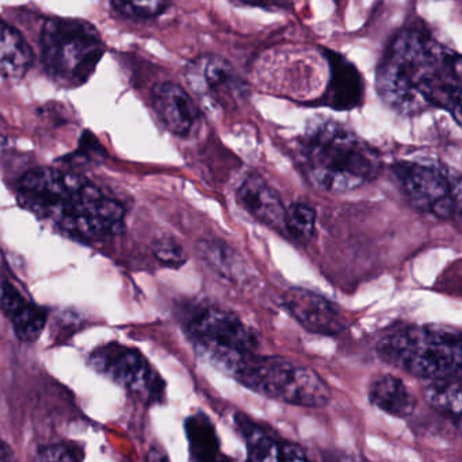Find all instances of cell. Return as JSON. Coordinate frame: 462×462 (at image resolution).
I'll return each mask as SVG.
<instances>
[{
    "instance_id": "cell-1",
    "label": "cell",
    "mask_w": 462,
    "mask_h": 462,
    "mask_svg": "<svg viewBox=\"0 0 462 462\" xmlns=\"http://www.w3.org/2000/svg\"><path fill=\"white\" fill-rule=\"evenodd\" d=\"M375 88L400 115L442 109L461 123V56L420 29H404L392 40L378 64Z\"/></svg>"
},
{
    "instance_id": "cell-2",
    "label": "cell",
    "mask_w": 462,
    "mask_h": 462,
    "mask_svg": "<svg viewBox=\"0 0 462 462\" xmlns=\"http://www.w3.org/2000/svg\"><path fill=\"white\" fill-rule=\"evenodd\" d=\"M18 199L26 209L77 239L97 242L124 231L123 205L72 172L32 170L21 180Z\"/></svg>"
},
{
    "instance_id": "cell-3",
    "label": "cell",
    "mask_w": 462,
    "mask_h": 462,
    "mask_svg": "<svg viewBox=\"0 0 462 462\" xmlns=\"http://www.w3.org/2000/svg\"><path fill=\"white\" fill-rule=\"evenodd\" d=\"M299 166L319 190L346 193L373 182L383 169L380 153L334 120L310 123L300 139Z\"/></svg>"
},
{
    "instance_id": "cell-4",
    "label": "cell",
    "mask_w": 462,
    "mask_h": 462,
    "mask_svg": "<svg viewBox=\"0 0 462 462\" xmlns=\"http://www.w3.org/2000/svg\"><path fill=\"white\" fill-rule=\"evenodd\" d=\"M378 356L413 377L437 380L461 373V334L440 324L396 326L381 337Z\"/></svg>"
},
{
    "instance_id": "cell-5",
    "label": "cell",
    "mask_w": 462,
    "mask_h": 462,
    "mask_svg": "<svg viewBox=\"0 0 462 462\" xmlns=\"http://www.w3.org/2000/svg\"><path fill=\"white\" fill-rule=\"evenodd\" d=\"M40 50L48 77L67 90L86 85L106 52L96 26L75 18L48 20L42 26Z\"/></svg>"
},
{
    "instance_id": "cell-6",
    "label": "cell",
    "mask_w": 462,
    "mask_h": 462,
    "mask_svg": "<svg viewBox=\"0 0 462 462\" xmlns=\"http://www.w3.org/2000/svg\"><path fill=\"white\" fill-rule=\"evenodd\" d=\"M229 374L255 393L297 407L321 408L331 400L328 383L315 370L283 356L253 353Z\"/></svg>"
},
{
    "instance_id": "cell-7",
    "label": "cell",
    "mask_w": 462,
    "mask_h": 462,
    "mask_svg": "<svg viewBox=\"0 0 462 462\" xmlns=\"http://www.w3.org/2000/svg\"><path fill=\"white\" fill-rule=\"evenodd\" d=\"M186 332L199 353L228 374L237 362L258 348L255 331L236 313L215 304L194 308Z\"/></svg>"
},
{
    "instance_id": "cell-8",
    "label": "cell",
    "mask_w": 462,
    "mask_h": 462,
    "mask_svg": "<svg viewBox=\"0 0 462 462\" xmlns=\"http://www.w3.org/2000/svg\"><path fill=\"white\" fill-rule=\"evenodd\" d=\"M394 177L407 201L416 210L438 220H453L461 212V177L438 163L402 162Z\"/></svg>"
},
{
    "instance_id": "cell-9",
    "label": "cell",
    "mask_w": 462,
    "mask_h": 462,
    "mask_svg": "<svg viewBox=\"0 0 462 462\" xmlns=\"http://www.w3.org/2000/svg\"><path fill=\"white\" fill-rule=\"evenodd\" d=\"M88 365L97 373L125 386L148 404H155L164 399L166 383L144 356L134 348L109 343L91 354Z\"/></svg>"
},
{
    "instance_id": "cell-10",
    "label": "cell",
    "mask_w": 462,
    "mask_h": 462,
    "mask_svg": "<svg viewBox=\"0 0 462 462\" xmlns=\"http://www.w3.org/2000/svg\"><path fill=\"white\" fill-rule=\"evenodd\" d=\"M186 80L194 93L221 107H229L245 97V85L234 66L216 55L199 56L186 69Z\"/></svg>"
},
{
    "instance_id": "cell-11",
    "label": "cell",
    "mask_w": 462,
    "mask_h": 462,
    "mask_svg": "<svg viewBox=\"0 0 462 462\" xmlns=\"http://www.w3.org/2000/svg\"><path fill=\"white\" fill-rule=\"evenodd\" d=\"M282 304L310 334L332 337L345 331L348 324L339 305L307 289H289L283 293Z\"/></svg>"
},
{
    "instance_id": "cell-12",
    "label": "cell",
    "mask_w": 462,
    "mask_h": 462,
    "mask_svg": "<svg viewBox=\"0 0 462 462\" xmlns=\"http://www.w3.org/2000/svg\"><path fill=\"white\" fill-rule=\"evenodd\" d=\"M151 99L159 120L172 134L188 136L199 123V106L190 94L177 83H159L152 88Z\"/></svg>"
},
{
    "instance_id": "cell-13",
    "label": "cell",
    "mask_w": 462,
    "mask_h": 462,
    "mask_svg": "<svg viewBox=\"0 0 462 462\" xmlns=\"http://www.w3.org/2000/svg\"><path fill=\"white\" fill-rule=\"evenodd\" d=\"M329 80L319 104L337 112L356 109L364 102L365 83L356 67L339 53L327 51Z\"/></svg>"
},
{
    "instance_id": "cell-14",
    "label": "cell",
    "mask_w": 462,
    "mask_h": 462,
    "mask_svg": "<svg viewBox=\"0 0 462 462\" xmlns=\"http://www.w3.org/2000/svg\"><path fill=\"white\" fill-rule=\"evenodd\" d=\"M234 420L253 461H307V451L301 446L280 439L248 416L236 413Z\"/></svg>"
},
{
    "instance_id": "cell-15",
    "label": "cell",
    "mask_w": 462,
    "mask_h": 462,
    "mask_svg": "<svg viewBox=\"0 0 462 462\" xmlns=\"http://www.w3.org/2000/svg\"><path fill=\"white\" fill-rule=\"evenodd\" d=\"M236 199L259 223L272 228L283 226L285 205L277 190L261 175H247L237 188Z\"/></svg>"
},
{
    "instance_id": "cell-16",
    "label": "cell",
    "mask_w": 462,
    "mask_h": 462,
    "mask_svg": "<svg viewBox=\"0 0 462 462\" xmlns=\"http://www.w3.org/2000/svg\"><path fill=\"white\" fill-rule=\"evenodd\" d=\"M0 307L13 321L15 334L23 342H36L47 324V310L31 304L23 294L5 282L0 289Z\"/></svg>"
},
{
    "instance_id": "cell-17",
    "label": "cell",
    "mask_w": 462,
    "mask_h": 462,
    "mask_svg": "<svg viewBox=\"0 0 462 462\" xmlns=\"http://www.w3.org/2000/svg\"><path fill=\"white\" fill-rule=\"evenodd\" d=\"M34 55L29 42L18 29L0 20V77L21 80L33 66Z\"/></svg>"
},
{
    "instance_id": "cell-18",
    "label": "cell",
    "mask_w": 462,
    "mask_h": 462,
    "mask_svg": "<svg viewBox=\"0 0 462 462\" xmlns=\"http://www.w3.org/2000/svg\"><path fill=\"white\" fill-rule=\"evenodd\" d=\"M369 400L374 407L394 418H408L415 412L418 400L404 381L396 375L375 378L369 388Z\"/></svg>"
},
{
    "instance_id": "cell-19",
    "label": "cell",
    "mask_w": 462,
    "mask_h": 462,
    "mask_svg": "<svg viewBox=\"0 0 462 462\" xmlns=\"http://www.w3.org/2000/svg\"><path fill=\"white\" fill-rule=\"evenodd\" d=\"M186 437L190 446L191 458L197 461H213L220 453V439L215 424L205 413L189 416L185 423Z\"/></svg>"
},
{
    "instance_id": "cell-20",
    "label": "cell",
    "mask_w": 462,
    "mask_h": 462,
    "mask_svg": "<svg viewBox=\"0 0 462 462\" xmlns=\"http://www.w3.org/2000/svg\"><path fill=\"white\" fill-rule=\"evenodd\" d=\"M427 402L435 410L451 416L458 423L461 418V373L430 380L424 389Z\"/></svg>"
},
{
    "instance_id": "cell-21",
    "label": "cell",
    "mask_w": 462,
    "mask_h": 462,
    "mask_svg": "<svg viewBox=\"0 0 462 462\" xmlns=\"http://www.w3.org/2000/svg\"><path fill=\"white\" fill-rule=\"evenodd\" d=\"M199 250L201 258H204L212 269L220 273L226 280H237L245 273V263L242 259L226 243L208 240V242L199 243Z\"/></svg>"
},
{
    "instance_id": "cell-22",
    "label": "cell",
    "mask_w": 462,
    "mask_h": 462,
    "mask_svg": "<svg viewBox=\"0 0 462 462\" xmlns=\"http://www.w3.org/2000/svg\"><path fill=\"white\" fill-rule=\"evenodd\" d=\"M283 226L299 242H310L316 231V212L310 205L291 204L286 208Z\"/></svg>"
},
{
    "instance_id": "cell-23",
    "label": "cell",
    "mask_w": 462,
    "mask_h": 462,
    "mask_svg": "<svg viewBox=\"0 0 462 462\" xmlns=\"http://www.w3.org/2000/svg\"><path fill=\"white\" fill-rule=\"evenodd\" d=\"M113 6L121 14L134 18H153L162 14L170 0H112Z\"/></svg>"
},
{
    "instance_id": "cell-24",
    "label": "cell",
    "mask_w": 462,
    "mask_h": 462,
    "mask_svg": "<svg viewBox=\"0 0 462 462\" xmlns=\"http://www.w3.org/2000/svg\"><path fill=\"white\" fill-rule=\"evenodd\" d=\"M153 255L161 263L170 267H180L188 261L185 250L182 245L172 239V237H162L153 243Z\"/></svg>"
},
{
    "instance_id": "cell-25",
    "label": "cell",
    "mask_w": 462,
    "mask_h": 462,
    "mask_svg": "<svg viewBox=\"0 0 462 462\" xmlns=\"http://www.w3.org/2000/svg\"><path fill=\"white\" fill-rule=\"evenodd\" d=\"M78 448L58 443V445L44 446L37 451L36 459L39 461H79L83 459V454H79Z\"/></svg>"
},
{
    "instance_id": "cell-26",
    "label": "cell",
    "mask_w": 462,
    "mask_h": 462,
    "mask_svg": "<svg viewBox=\"0 0 462 462\" xmlns=\"http://www.w3.org/2000/svg\"><path fill=\"white\" fill-rule=\"evenodd\" d=\"M78 156H82L86 161H101L106 156V151L104 150L98 140L96 139L90 131H85L80 137L79 151Z\"/></svg>"
},
{
    "instance_id": "cell-27",
    "label": "cell",
    "mask_w": 462,
    "mask_h": 462,
    "mask_svg": "<svg viewBox=\"0 0 462 462\" xmlns=\"http://www.w3.org/2000/svg\"><path fill=\"white\" fill-rule=\"evenodd\" d=\"M13 459H15L14 451L4 439H0V462Z\"/></svg>"
},
{
    "instance_id": "cell-28",
    "label": "cell",
    "mask_w": 462,
    "mask_h": 462,
    "mask_svg": "<svg viewBox=\"0 0 462 462\" xmlns=\"http://www.w3.org/2000/svg\"><path fill=\"white\" fill-rule=\"evenodd\" d=\"M236 2H243V4L247 5H261L266 4V2H269V0H236Z\"/></svg>"
}]
</instances>
